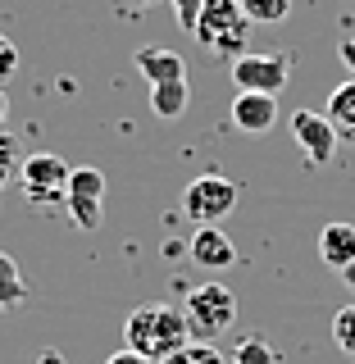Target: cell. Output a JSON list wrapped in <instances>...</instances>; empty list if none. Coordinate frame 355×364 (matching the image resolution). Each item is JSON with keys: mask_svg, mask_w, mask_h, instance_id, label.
<instances>
[{"mask_svg": "<svg viewBox=\"0 0 355 364\" xmlns=\"http://www.w3.org/2000/svg\"><path fill=\"white\" fill-rule=\"evenodd\" d=\"M123 337H128V350L146 355L151 364H164L174 350H182L191 341L187 314L174 310V305H137L123 323Z\"/></svg>", "mask_w": 355, "mask_h": 364, "instance_id": "6da1fadb", "label": "cell"}, {"mask_svg": "<svg viewBox=\"0 0 355 364\" xmlns=\"http://www.w3.org/2000/svg\"><path fill=\"white\" fill-rule=\"evenodd\" d=\"M191 37H196L210 55H219V60H242L246 41H250V18L242 14L237 0H205Z\"/></svg>", "mask_w": 355, "mask_h": 364, "instance_id": "7a4b0ae2", "label": "cell"}, {"mask_svg": "<svg viewBox=\"0 0 355 364\" xmlns=\"http://www.w3.org/2000/svg\"><path fill=\"white\" fill-rule=\"evenodd\" d=\"M182 314H187L191 337L214 341V337H223L228 328H233V318H237V296H233V287H223V282H201V287L187 291Z\"/></svg>", "mask_w": 355, "mask_h": 364, "instance_id": "3957f363", "label": "cell"}, {"mask_svg": "<svg viewBox=\"0 0 355 364\" xmlns=\"http://www.w3.org/2000/svg\"><path fill=\"white\" fill-rule=\"evenodd\" d=\"M237 200H242V191H237L233 178L201 173L196 182H187V191H182V214H187L196 228H210V223L228 219V214L237 210Z\"/></svg>", "mask_w": 355, "mask_h": 364, "instance_id": "277c9868", "label": "cell"}, {"mask_svg": "<svg viewBox=\"0 0 355 364\" xmlns=\"http://www.w3.org/2000/svg\"><path fill=\"white\" fill-rule=\"evenodd\" d=\"M64 205H68V219H73L78 232H96L105 223V173L100 168H73Z\"/></svg>", "mask_w": 355, "mask_h": 364, "instance_id": "5b68a950", "label": "cell"}, {"mask_svg": "<svg viewBox=\"0 0 355 364\" xmlns=\"http://www.w3.org/2000/svg\"><path fill=\"white\" fill-rule=\"evenodd\" d=\"M68 173L73 168L64 164L60 155H28L18 168V182H23V196L32 205H64V191H68Z\"/></svg>", "mask_w": 355, "mask_h": 364, "instance_id": "8992f818", "label": "cell"}, {"mask_svg": "<svg viewBox=\"0 0 355 364\" xmlns=\"http://www.w3.org/2000/svg\"><path fill=\"white\" fill-rule=\"evenodd\" d=\"M292 77V60L287 55H242V60H233V82L237 91H269V96H278L282 87H287Z\"/></svg>", "mask_w": 355, "mask_h": 364, "instance_id": "52a82bcc", "label": "cell"}, {"mask_svg": "<svg viewBox=\"0 0 355 364\" xmlns=\"http://www.w3.org/2000/svg\"><path fill=\"white\" fill-rule=\"evenodd\" d=\"M292 136H296V146L305 151L310 164H333V155H337V128L328 123V114L296 109L292 114Z\"/></svg>", "mask_w": 355, "mask_h": 364, "instance_id": "ba28073f", "label": "cell"}, {"mask_svg": "<svg viewBox=\"0 0 355 364\" xmlns=\"http://www.w3.org/2000/svg\"><path fill=\"white\" fill-rule=\"evenodd\" d=\"M187 255H191V264H201V269H210V273H219V269H233V264H237V246L228 242V232H223L219 223L196 228V237H191Z\"/></svg>", "mask_w": 355, "mask_h": 364, "instance_id": "9c48e42d", "label": "cell"}, {"mask_svg": "<svg viewBox=\"0 0 355 364\" xmlns=\"http://www.w3.org/2000/svg\"><path fill=\"white\" fill-rule=\"evenodd\" d=\"M233 123L242 132H269L278 123V96H269V91H237L233 96Z\"/></svg>", "mask_w": 355, "mask_h": 364, "instance_id": "30bf717a", "label": "cell"}, {"mask_svg": "<svg viewBox=\"0 0 355 364\" xmlns=\"http://www.w3.org/2000/svg\"><path fill=\"white\" fill-rule=\"evenodd\" d=\"M137 73L151 77V87L159 82H187V60L178 50H137Z\"/></svg>", "mask_w": 355, "mask_h": 364, "instance_id": "8fae6325", "label": "cell"}, {"mask_svg": "<svg viewBox=\"0 0 355 364\" xmlns=\"http://www.w3.org/2000/svg\"><path fill=\"white\" fill-rule=\"evenodd\" d=\"M319 255L337 273L351 269L355 264V223H328L324 232H319Z\"/></svg>", "mask_w": 355, "mask_h": 364, "instance_id": "7c38bea8", "label": "cell"}, {"mask_svg": "<svg viewBox=\"0 0 355 364\" xmlns=\"http://www.w3.org/2000/svg\"><path fill=\"white\" fill-rule=\"evenodd\" d=\"M324 114H328V123L337 128V136H351V141H355V77H351V82H341L333 96H328V109Z\"/></svg>", "mask_w": 355, "mask_h": 364, "instance_id": "4fadbf2b", "label": "cell"}, {"mask_svg": "<svg viewBox=\"0 0 355 364\" xmlns=\"http://www.w3.org/2000/svg\"><path fill=\"white\" fill-rule=\"evenodd\" d=\"M187 100H191L187 82H159V87H151V109L159 114V119H182V114H187Z\"/></svg>", "mask_w": 355, "mask_h": 364, "instance_id": "5bb4252c", "label": "cell"}, {"mask_svg": "<svg viewBox=\"0 0 355 364\" xmlns=\"http://www.w3.org/2000/svg\"><path fill=\"white\" fill-rule=\"evenodd\" d=\"M23 301H28V282H23L14 255L0 250V310H18Z\"/></svg>", "mask_w": 355, "mask_h": 364, "instance_id": "9a60e30c", "label": "cell"}, {"mask_svg": "<svg viewBox=\"0 0 355 364\" xmlns=\"http://www.w3.org/2000/svg\"><path fill=\"white\" fill-rule=\"evenodd\" d=\"M250 23H282L292 14V0H237Z\"/></svg>", "mask_w": 355, "mask_h": 364, "instance_id": "2e32d148", "label": "cell"}, {"mask_svg": "<svg viewBox=\"0 0 355 364\" xmlns=\"http://www.w3.org/2000/svg\"><path fill=\"white\" fill-rule=\"evenodd\" d=\"M228 364H278V350L260 337H246V341H237V350L228 355Z\"/></svg>", "mask_w": 355, "mask_h": 364, "instance_id": "e0dca14e", "label": "cell"}, {"mask_svg": "<svg viewBox=\"0 0 355 364\" xmlns=\"http://www.w3.org/2000/svg\"><path fill=\"white\" fill-rule=\"evenodd\" d=\"M164 364H228V355H219L210 341H187V346L174 350Z\"/></svg>", "mask_w": 355, "mask_h": 364, "instance_id": "ac0fdd59", "label": "cell"}, {"mask_svg": "<svg viewBox=\"0 0 355 364\" xmlns=\"http://www.w3.org/2000/svg\"><path fill=\"white\" fill-rule=\"evenodd\" d=\"M333 341L346 350V355H355V301L341 305V310L333 314Z\"/></svg>", "mask_w": 355, "mask_h": 364, "instance_id": "d6986e66", "label": "cell"}, {"mask_svg": "<svg viewBox=\"0 0 355 364\" xmlns=\"http://www.w3.org/2000/svg\"><path fill=\"white\" fill-rule=\"evenodd\" d=\"M18 168H23L18 141H14V136H9L5 128H0V187H5V182H14V178H18Z\"/></svg>", "mask_w": 355, "mask_h": 364, "instance_id": "ffe728a7", "label": "cell"}, {"mask_svg": "<svg viewBox=\"0 0 355 364\" xmlns=\"http://www.w3.org/2000/svg\"><path fill=\"white\" fill-rule=\"evenodd\" d=\"M14 73H18V46L0 32V82H9Z\"/></svg>", "mask_w": 355, "mask_h": 364, "instance_id": "44dd1931", "label": "cell"}, {"mask_svg": "<svg viewBox=\"0 0 355 364\" xmlns=\"http://www.w3.org/2000/svg\"><path fill=\"white\" fill-rule=\"evenodd\" d=\"M174 5V14H178V23L187 28V37H191V28H196V18H201V9H205V0H169Z\"/></svg>", "mask_w": 355, "mask_h": 364, "instance_id": "7402d4cb", "label": "cell"}, {"mask_svg": "<svg viewBox=\"0 0 355 364\" xmlns=\"http://www.w3.org/2000/svg\"><path fill=\"white\" fill-rule=\"evenodd\" d=\"M105 364H151V360H146V355H137V350H128V346H123V350H114V355H110Z\"/></svg>", "mask_w": 355, "mask_h": 364, "instance_id": "603a6c76", "label": "cell"}, {"mask_svg": "<svg viewBox=\"0 0 355 364\" xmlns=\"http://www.w3.org/2000/svg\"><path fill=\"white\" fill-rule=\"evenodd\" d=\"M337 55H341V64L351 68V77H355V41H341L337 46Z\"/></svg>", "mask_w": 355, "mask_h": 364, "instance_id": "cb8c5ba5", "label": "cell"}, {"mask_svg": "<svg viewBox=\"0 0 355 364\" xmlns=\"http://www.w3.org/2000/svg\"><path fill=\"white\" fill-rule=\"evenodd\" d=\"M41 364H60V355H55V350H41Z\"/></svg>", "mask_w": 355, "mask_h": 364, "instance_id": "d4e9b609", "label": "cell"}, {"mask_svg": "<svg viewBox=\"0 0 355 364\" xmlns=\"http://www.w3.org/2000/svg\"><path fill=\"white\" fill-rule=\"evenodd\" d=\"M5 109H9V100H5V91H0V128H5Z\"/></svg>", "mask_w": 355, "mask_h": 364, "instance_id": "484cf974", "label": "cell"}, {"mask_svg": "<svg viewBox=\"0 0 355 364\" xmlns=\"http://www.w3.org/2000/svg\"><path fill=\"white\" fill-rule=\"evenodd\" d=\"M341 278H346V287H355V264H351V269H341Z\"/></svg>", "mask_w": 355, "mask_h": 364, "instance_id": "4316f807", "label": "cell"}, {"mask_svg": "<svg viewBox=\"0 0 355 364\" xmlns=\"http://www.w3.org/2000/svg\"><path fill=\"white\" fill-rule=\"evenodd\" d=\"M137 5H151V0H137Z\"/></svg>", "mask_w": 355, "mask_h": 364, "instance_id": "83f0119b", "label": "cell"}]
</instances>
